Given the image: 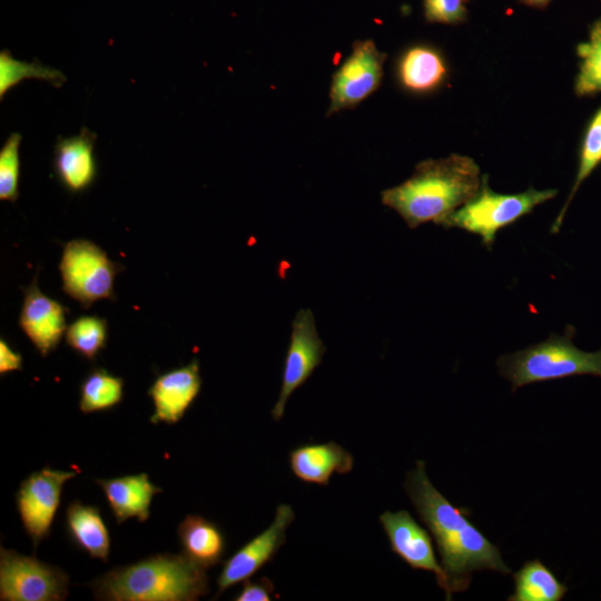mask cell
I'll return each mask as SVG.
<instances>
[{"instance_id": "6da1fadb", "label": "cell", "mask_w": 601, "mask_h": 601, "mask_svg": "<svg viewBox=\"0 0 601 601\" xmlns=\"http://www.w3.org/2000/svg\"><path fill=\"white\" fill-rule=\"evenodd\" d=\"M404 486L436 542L451 597L469 588L475 571L511 573L499 548L469 520L470 510L453 505L432 484L423 461H416Z\"/></svg>"}, {"instance_id": "484cf974", "label": "cell", "mask_w": 601, "mask_h": 601, "mask_svg": "<svg viewBox=\"0 0 601 601\" xmlns=\"http://www.w3.org/2000/svg\"><path fill=\"white\" fill-rule=\"evenodd\" d=\"M108 336L107 321L99 316H81L68 325L66 343L82 357L95 361L106 346Z\"/></svg>"}, {"instance_id": "d6986e66", "label": "cell", "mask_w": 601, "mask_h": 601, "mask_svg": "<svg viewBox=\"0 0 601 601\" xmlns=\"http://www.w3.org/2000/svg\"><path fill=\"white\" fill-rule=\"evenodd\" d=\"M66 529L77 548L92 559L108 561L110 535L97 506L72 501L66 510Z\"/></svg>"}, {"instance_id": "e0dca14e", "label": "cell", "mask_w": 601, "mask_h": 601, "mask_svg": "<svg viewBox=\"0 0 601 601\" xmlns=\"http://www.w3.org/2000/svg\"><path fill=\"white\" fill-rule=\"evenodd\" d=\"M96 482L101 486L117 524L132 518L146 522L150 516L152 497L162 491L147 473L97 479Z\"/></svg>"}, {"instance_id": "3957f363", "label": "cell", "mask_w": 601, "mask_h": 601, "mask_svg": "<svg viewBox=\"0 0 601 601\" xmlns=\"http://www.w3.org/2000/svg\"><path fill=\"white\" fill-rule=\"evenodd\" d=\"M91 588L105 601H195L209 591L206 569L184 553L155 554L114 568Z\"/></svg>"}, {"instance_id": "603a6c76", "label": "cell", "mask_w": 601, "mask_h": 601, "mask_svg": "<svg viewBox=\"0 0 601 601\" xmlns=\"http://www.w3.org/2000/svg\"><path fill=\"white\" fill-rule=\"evenodd\" d=\"M124 397V380L105 368H93L80 384L79 408L82 413L108 411Z\"/></svg>"}, {"instance_id": "44dd1931", "label": "cell", "mask_w": 601, "mask_h": 601, "mask_svg": "<svg viewBox=\"0 0 601 601\" xmlns=\"http://www.w3.org/2000/svg\"><path fill=\"white\" fill-rule=\"evenodd\" d=\"M514 592L508 601H561L568 587L539 559L525 562L513 574Z\"/></svg>"}, {"instance_id": "52a82bcc", "label": "cell", "mask_w": 601, "mask_h": 601, "mask_svg": "<svg viewBox=\"0 0 601 601\" xmlns=\"http://www.w3.org/2000/svg\"><path fill=\"white\" fill-rule=\"evenodd\" d=\"M68 584L63 570L0 548V600L62 601L68 597Z\"/></svg>"}, {"instance_id": "5b68a950", "label": "cell", "mask_w": 601, "mask_h": 601, "mask_svg": "<svg viewBox=\"0 0 601 601\" xmlns=\"http://www.w3.org/2000/svg\"><path fill=\"white\" fill-rule=\"evenodd\" d=\"M556 194V189L539 190L533 187L518 194L495 193L489 186V176L483 175L476 195L439 225L476 235L487 249H492L501 229L531 214L536 206L554 198Z\"/></svg>"}, {"instance_id": "ba28073f", "label": "cell", "mask_w": 601, "mask_h": 601, "mask_svg": "<svg viewBox=\"0 0 601 601\" xmlns=\"http://www.w3.org/2000/svg\"><path fill=\"white\" fill-rule=\"evenodd\" d=\"M385 60L372 39L356 40L332 76L326 116L354 109L373 95L382 83Z\"/></svg>"}, {"instance_id": "4316f807", "label": "cell", "mask_w": 601, "mask_h": 601, "mask_svg": "<svg viewBox=\"0 0 601 601\" xmlns=\"http://www.w3.org/2000/svg\"><path fill=\"white\" fill-rule=\"evenodd\" d=\"M19 132L9 135L0 149V199L17 201L19 198L20 145Z\"/></svg>"}, {"instance_id": "cb8c5ba5", "label": "cell", "mask_w": 601, "mask_h": 601, "mask_svg": "<svg viewBox=\"0 0 601 601\" xmlns=\"http://www.w3.org/2000/svg\"><path fill=\"white\" fill-rule=\"evenodd\" d=\"M580 59L574 79L578 97H593L601 92V18L589 27V38L577 46Z\"/></svg>"}, {"instance_id": "30bf717a", "label": "cell", "mask_w": 601, "mask_h": 601, "mask_svg": "<svg viewBox=\"0 0 601 601\" xmlns=\"http://www.w3.org/2000/svg\"><path fill=\"white\" fill-rule=\"evenodd\" d=\"M326 347L318 336L311 309H299L292 323L279 396L272 410V417L279 421L290 395L300 387L321 364Z\"/></svg>"}, {"instance_id": "2e32d148", "label": "cell", "mask_w": 601, "mask_h": 601, "mask_svg": "<svg viewBox=\"0 0 601 601\" xmlns=\"http://www.w3.org/2000/svg\"><path fill=\"white\" fill-rule=\"evenodd\" d=\"M97 135L82 128L79 135L59 137L53 148L52 166L58 181L71 194L87 190L96 180Z\"/></svg>"}, {"instance_id": "8992f818", "label": "cell", "mask_w": 601, "mask_h": 601, "mask_svg": "<svg viewBox=\"0 0 601 601\" xmlns=\"http://www.w3.org/2000/svg\"><path fill=\"white\" fill-rule=\"evenodd\" d=\"M58 268L62 290L79 302L83 309L101 299L115 300V277L124 269L87 239H72L65 244Z\"/></svg>"}, {"instance_id": "ac0fdd59", "label": "cell", "mask_w": 601, "mask_h": 601, "mask_svg": "<svg viewBox=\"0 0 601 601\" xmlns=\"http://www.w3.org/2000/svg\"><path fill=\"white\" fill-rule=\"evenodd\" d=\"M289 466L298 480L327 486L334 473L347 474L353 470L354 457L335 442L304 444L290 451Z\"/></svg>"}, {"instance_id": "8fae6325", "label": "cell", "mask_w": 601, "mask_h": 601, "mask_svg": "<svg viewBox=\"0 0 601 601\" xmlns=\"http://www.w3.org/2000/svg\"><path fill=\"white\" fill-rule=\"evenodd\" d=\"M294 516L290 505L279 504L277 506L272 524L224 562L217 580L218 592L216 597L230 587L250 579L274 559L285 543L286 530Z\"/></svg>"}, {"instance_id": "f1b7e54d", "label": "cell", "mask_w": 601, "mask_h": 601, "mask_svg": "<svg viewBox=\"0 0 601 601\" xmlns=\"http://www.w3.org/2000/svg\"><path fill=\"white\" fill-rule=\"evenodd\" d=\"M274 583L268 578H262L258 581L249 579L243 582L236 601H270L274 594Z\"/></svg>"}, {"instance_id": "ffe728a7", "label": "cell", "mask_w": 601, "mask_h": 601, "mask_svg": "<svg viewBox=\"0 0 601 601\" xmlns=\"http://www.w3.org/2000/svg\"><path fill=\"white\" fill-rule=\"evenodd\" d=\"M178 539L183 553L203 566L217 565L225 552V536L220 528L200 515H187L179 524Z\"/></svg>"}, {"instance_id": "7402d4cb", "label": "cell", "mask_w": 601, "mask_h": 601, "mask_svg": "<svg viewBox=\"0 0 601 601\" xmlns=\"http://www.w3.org/2000/svg\"><path fill=\"white\" fill-rule=\"evenodd\" d=\"M601 164V106L590 118L579 149L575 178L569 196L551 226V233L560 231L566 210L582 183Z\"/></svg>"}, {"instance_id": "83f0119b", "label": "cell", "mask_w": 601, "mask_h": 601, "mask_svg": "<svg viewBox=\"0 0 601 601\" xmlns=\"http://www.w3.org/2000/svg\"><path fill=\"white\" fill-rule=\"evenodd\" d=\"M470 0H423V13L427 22L459 24L466 20Z\"/></svg>"}, {"instance_id": "7a4b0ae2", "label": "cell", "mask_w": 601, "mask_h": 601, "mask_svg": "<svg viewBox=\"0 0 601 601\" xmlns=\"http://www.w3.org/2000/svg\"><path fill=\"white\" fill-rule=\"evenodd\" d=\"M481 184L477 164L467 156L452 154L418 162L408 179L381 193V201L414 229L428 221L439 225L473 198Z\"/></svg>"}, {"instance_id": "4dcf8cb0", "label": "cell", "mask_w": 601, "mask_h": 601, "mask_svg": "<svg viewBox=\"0 0 601 601\" xmlns=\"http://www.w3.org/2000/svg\"><path fill=\"white\" fill-rule=\"evenodd\" d=\"M551 1L552 0H519V2L524 6L540 10L545 9L551 3Z\"/></svg>"}, {"instance_id": "9a60e30c", "label": "cell", "mask_w": 601, "mask_h": 601, "mask_svg": "<svg viewBox=\"0 0 601 601\" xmlns=\"http://www.w3.org/2000/svg\"><path fill=\"white\" fill-rule=\"evenodd\" d=\"M398 87L414 96H426L437 91L446 81L449 67L445 57L436 47L415 43L405 48L394 65Z\"/></svg>"}, {"instance_id": "277c9868", "label": "cell", "mask_w": 601, "mask_h": 601, "mask_svg": "<svg viewBox=\"0 0 601 601\" xmlns=\"http://www.w3.org/2000/svg\"><path fill=\"white\" fill-rule=\"evenodd\" d=\"M574 335L575 328L568 325L563 335L552 334L543 342L501 356L496 364L501 375L511 382L512 392L529 384L571 376L601 377V348L581 351L572 343Z\"/></svg>"}, {"instance_id": "4fadbf2b", "label": "cell", "mask_w": 601, "mask_h": 601, "mask_svg": "<svg viewBox=\"0 0 601 601\" xmlns=\"http://www.w3.org/2000/svg\"><path fill=\"white\" fill-rule=\"evenodd\" d=\"M37 280L38 273L29 286L22 287L23 302L19 326L39 354L46 357L57 348L66 334L68 308L45 295Z\"/></svg>"}, {"instance_id": "f546056e", "label": "cell", "mask_w": 601, "mask_h": 601, "mask_svg": "<svg viewBox=\"0 0 601 601\" xmlns=\"http://www.w3.org/2000/svg\"><path fill=\"white\" fill-rule=\"evenodd\" d=\"M22 370V357L18 352H14L8 343L0 339V374H7Z\"/></svg>"}, {"instance_id": "d4e9b609", "label": "cell", "mask_w": 601, "mask_h": 601, "mask_svg": "<svg viewBox=\"0 0 601 601\" xmlns=\"http://www.w3.org/2000/svg\"><path fill=\"white\" fill-rule=\"evenodd\" d=\"M24 79H39L61 87L66 82L65 75L55 68L41 65L38 61L26 62L14 59L10 51L0 52V99Z\"/></svg>"}, {"instance_id": "9c48e42d", "label": "cell", "mask_w": 601, "mask_h": 601, "mask_svg": "<svg viewBox=\"0 0 601 601\" xmlns=\"http://www.w3.org/2000/svg\"><path fill=\"white\" fill-rule=\"evenodd\" d=\"M77 475L72 470L45 466L26 477L17 493L16 505L26 533L37 546L51 531L67 481Z\"/></svg>"}, {"instance_id": "5bb4252c", "label": "cell", "mask_w": 601, "mask_h": 601, "mask_svg": "<svg viewBox=\"0 0 601 601\" xmlns=\"http://www.w3.org/2000/svg\"><path fill=\"white\" fill-rule=\"evenodd\" d=\"M199 363L195 358L186 366L159 375L148 390L152 400V424L179 422L201 388Z\"/></svg>"}, {"instance_id": "7c38bea8", "label": "cell", "mask_w": 601, "mask_h": 601, "mask_svg": "<svg viewBox=\"0 0 601 601\" xmlns=\"http://www.w3.org/2000/svg\"><path fill=\"white\" fill-rule=\"evenodd\" d=\"M380 522L387 535L393 553L415 570L433 572L445 599L452 600L449 581L443 566L437 562L428 532L406 510L385 511Z\"/></svg>"}]
</instances>
